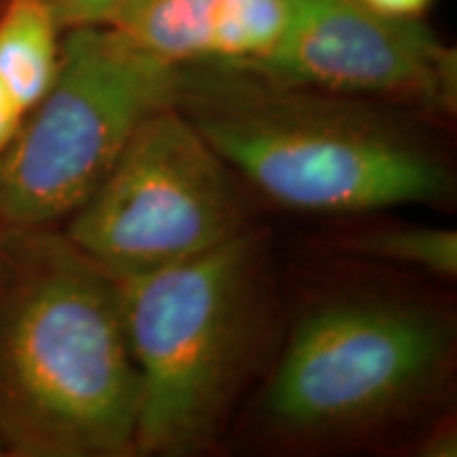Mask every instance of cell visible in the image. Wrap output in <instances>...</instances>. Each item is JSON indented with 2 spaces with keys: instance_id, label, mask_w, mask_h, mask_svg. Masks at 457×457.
Returning a JSON list of instances; mask_svg holds the SVG:
<instances>
[{
  "instance_id": "6da1fadb",
  "label": "cell",
  "mask_w": 457,
  "mask_h": 457,
  "mask_svg": "<svg viewBox=\"0 0 457 457\" xmlns=\"http://www.w3.org/2000/svg\"><path fill=\"white\" fill-rule=\"evenodd\" d=\"M138 369L121 290L51 227H0V453L123 457Z\"/></svg>"
},
{
  "instance_id": "7a4b0ae2",
  "label": "cell",
  "mask_w": 457,
  "mask_h": 457,
  "mask_svg": "<svg viewBox=\"0 0 457 457\" xmlns=\"http://www.w3.org/2000/svg\"><path fill=\"white\" fill-rule=\"evenodd\" d=\"M174 106L233 174L282 208L369 214L453 195L447 157L381 102L328 94L250 66H180Z\"/></svg>"
},
{
  "instance_id": "3957f363",
  "label": "cell",
  "mask_w": 457,
  "mask_h": 457,
  "mask_svg": "<svg viewBox=\"0 0 457 457\" xmlns=\"http://www.w3.org/2000/svg\"><path fill=\"white\" fill-rule=\"evenodd\" d=\"M138 369V455H191L222 432L262 347V244L248 228L174 265L119 279Z\"/></svg>"
},
{
  "instance_id": "277c9868",
  "label": "cell",
  "mask_w": 457,
  "mask_h": 457,
  "mask_svg": "<svg viewBox=\"0 0 457 457\" xmlns=\"http://www.w3.org/2000/svg\"><path fill=\"white\" fill-rule=\"evenodd\" d=\"M455 356L451 316L428 301L341 295L305 312L262 387L273 438L330 445L396 424L430 403Z\"/></svg>"
},
{
  "instance_id": "5b68a950",
  "label": "cell",
  "mask_w": 457,
  "mask_h": 457,
  "mask_svg": "<svg viewBox=\"0 0 457 457\" xmlns=\"http://www.w3.org/2000/svg\"><path fill=\"white\" fill-rule=\"evenodd\" d=\"M179 77L111 26L71 28L55 81L0 155V227H54L81 208L138 125L174 104Z\"/></svg>"
},
{
  "instance_id": "8992f818",
  "label": "cell",
  "mask_w": 457,
  "mask_h": 457,
  "mask_svg": "<svg viewBox=\"0 0 457 457\" xmlns=\"http://www.w3.org/2000/svg\"><path fill=\"white\" fill-rule=\"evenodd\" d=\"M66 237L112 278L191 259L244 231L236 174L174 104L148 114Z\"/></svg>"
},
{
  "instance_id": "52a82bcc",
  "label": "cell",
  "mask_w": 457,
  "mask_h": 457,
  "mask_svg": "<svg viewBox=\"0 0 457 457\" xmlns=\"http://www.w3.org/2000/svg\"><path fill=\"white\" fill-rule=\"evenodd\" d=\"M242 66L430 119H447L457 108L455 49L420 17L384 15L362 0H288L276 49Z\"/></svg>"
},
{
  "instance_id": "ba28073f",
  "label": "cell",
  "mask_w": 457,
  "mask_h": 457,
  "mask_svg": "<svg viewBox=\"0 0 457 457\" xmlns=\"http://www.w3.org/2000/svg\"><path fill=\"white\" fill-rule=\"evenodd\" d=\"M60 30L45 0H7L0 11V79L26 111L37 106L55 81Z\"/></svg>"
},
{
  "instance_id": "9c48e42d",
  "label": "cell",
  "mask_w": 457,
  "mask_h": 457,
  "mask_svg": "<svg viewBox=\"0 0 457 457\" xmlns=\"http://www.w3.org/2000/svg\"><path fill=\"white\" fill-rule=\"evenodd\" d=\"M219 0H128L108 21L125 41L170 66L208 60Z\"/></svg>"
},
{
  "instance_id": "30bf717a",
  "label": "cell",
  "mask_w": 457,
  "mask_h": 457,
  "mask_svg": "<svg viewBox=\"0 0 457 457\" xmlns=\"http://www.w3.org/2000/svg\"><path fill=\"white\" fill-rule=\"evenodd\" d=\"M347 253L453 279L457 276V233L426 225H381L353 233L341 244Z\"/></svg>"
},
{
  "instance_id": "8fae6325",
  "label": "cell",
  "mask_w": 457,
  "mask_h": 457,
  "mask_svg": "<svg viewBox=\"0 0 457 457\" xmlns=\"http://www.w3.org/2000/svg\"><path fill=\"white\" fill-rule=\"evenodd\" d=\"M288 21V0H219L208 60L256 64L276 49Z\"/></svg>"
},
{
  "instance_id": "7c38bea8",
  "label": "cell",
  "mask_w": 457,
  "mask_h": 457,
  "mask_svg": "<svg viewBox=\"0 0 457 457\" xmlns=\"http://www.w3.org/2000/svg\"><path fill=\"white\" fill-rule=\"evenodd\" d=\"M57 24L66 30L81 26H106L128 0H45Z\"/></svg>"
},
{
  "instance_id": "4fadbf2b",
  "label": "cell",
  "mask_w": 457,
  "mask_h": 457,
  "mask_svg": "<svg viewBox=\"0 0 457 457\" xmlns=\"http://www.w3.org/2000/svg\"><path fill=\"white\" fill-rule=\"evenodd\" d=\"M26 114L28 111L21 106V102L15 98L9 85L0 79V155L7 151L15 136L20 134Z\"/></svg>"
},
{
  "instance_id": "5bb4252c",
  "label": "cell",
  "mask_w": 457,
  "mask_h": 457,
  "mask_svg": "<svg viewBox=\"0 0 457 457\" xmlns=\"http://www.w3.org/2000/svg\"><path fill=\"white\" fill-rule=\"evenodd\" d=\"M370 9L392 17H421L432 0H362Z\"/></svg>"
},
{
  "instance_id": "9a60e30c",
  "label": "cell",
  "mask_w": 457,
  "mask_h": 457,
  "mask_svg": "<svg viewBox=\"0 0 457 457\" xmlns=\"http://www.w3.org/2000/svg\"><path fill=\"white\" fill-rule=\"evenodd\" d=\"M420 455H428V457L455 455V428L449 424L434 428V432L428 434L424 443L420 445Z\"/></svg>"
}]
</instances>
